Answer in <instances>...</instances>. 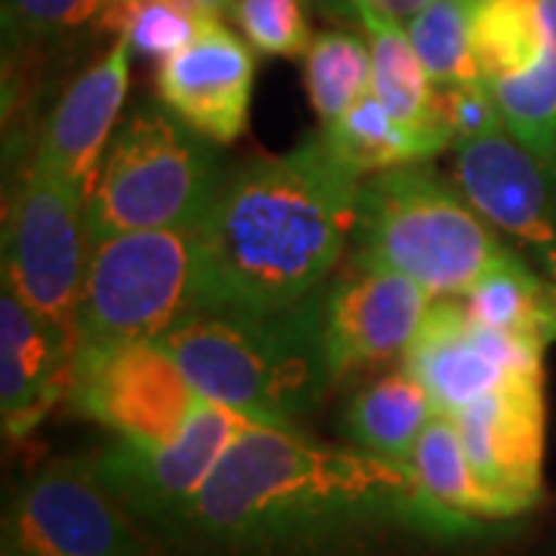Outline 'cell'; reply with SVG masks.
<instances>
[{
  "label": "cell",
  "instance_id": "3957f363",
  "mask_svg": "<svg viewBox=\"0 0 556 556\" xmlns=\"http://www.w3.org/2000/svg\"><path fill=\"white\" fill-rule=\"evenodd\" d=\"M159 343L201 399L254 424L298 427L334 383L325 350V288L285 309H192Z\"/></svg>",
  "mask_w": 556,
  "mask_h": 556
},
{
  "label": "cell",
  "instance_id": "484cf974",
  "mask_svg": "<svg viewBox=\"0 0 556 556\" xmlns=\"http://www.w3.org/2000/svg\"><path fill=\"white\" fill-rule=\"evenodd\" d=\"M504 127L535 152L538 159L556 164V53L510 78L489 80Z\"/></svg>",
  "mask_w": 556,
  "mask_h": 556
},
{
  "label": "cell",
  "instance_id": "277c9868",
  "mask_svg": "<svg viewBox=\"0 0 556 556\" xmlns=\"http://www.w3.org/2000/svg\"><path fill=\"white\" fill-rule=\"evenodd\" d=\"M353 244V263L412 278L430 298L467 294L507 248L455 179L417 161L362 177Z\"/></svg>",
  "mask_w": 556,
  "mask_h": 556
},
{
  "label": "cell",
  "instance_id": "9c48e42d",
  "mask_svg": "<svg viewBox=\"0 0 556 556\" xmlns=\"http://www.w3.org/2000/svg\"><path fill=\"white\" fill-rule=\"evenodd\" d=\"M68 402L118 439L164 445L182 433L201 396L159 340H137L78 353Z\"/></svg>",
  "mask_w": 556,
  "mask_h": 556
},
{
  "label": "cell",
  "instance_id": "5b68a950",
  "mask_svg": "<svg viewBox=\"0 0 556 556\" xmlns=\"http://www.w3.org/2000/svg\"><path fill=\"white\" fill-rule=\"evenodd\" d=\"M214 146L164 105H134L109 139L87 195L90 241L142 229H199L226 177Z\"/></svg>",
  "mask_w": 556,
  "mask_h": 556
},
{
  "label": "cell",
  "instance_id": "d6986e66",
  "mask_svg": "<svg viewBox=\"0 0 556 556\" xmlns=\"http://www.w3.org/2000/svg\"><path fill=\"white\" fill-rule=\"evenodd\" d=\"M460 300L489 328L541 350L556 343V285L510 244Z\"/></svg>",
  "mask_w": 556,
  "mask_h": 556
},
{
  "label": "cell",
  "instance_id": "8fae6325",
  "mask_svg": "<svg viewBox=\"0 0 556 556\" xmlns=\"http://www.w3.org/2000/svg\"><path fill=\"white\" fill-rule=\"evenodd\" d=\"M251 417L201 399L182 433L164 445L118 439L93 457L105 489L137 526L167 517L199 495L229 445L251 427Z\"/></svg>",
  "mask_w": 556,
  "mask_h": 556
},
{
  "label": "cell",
  "instance_id": "ba28073f",
  "mask_svg": "<svg viewBox=\"0 0 556 556\" xmlns=\"http://www.w3.org/2000/svg\"><path fill=\"white\" fill-rule=\"evenodd\" d=\"M3 547L22 556H159L93 457L53 460L25 479L7 507Z\"/></svg>",
  "mask_w": 556,
  "mask_h": 556
},
{
  "label": "cell",
  "instance_id": "30bf717a",
  "mask_svg": "<svg viewBox=\"0 0 556 556\" xmlns=\"http://www.w3.org/2000/svg\"><path fill=\"white\" fill-rule=\"evenodd\" d=\"M452 155L464 199L556 285V164L529 152L507 127L457 139Z\"/></svg>",
  "mask_w": 556,
  "mask_h": 556
},
{
  "label": "cell",
  "instance_id": "1f68e13d",
  "mask_svg": "<svg viewBox=\"0 0 556 556\" xmlns=\"http://www.w3.org/2000/svg\"><path fill=\"white\" fill-rule=\"evenodd\" d=\"M541 22H544V35H547V50L556 53V0H538Z\"/></svg>",
  "mask_w": 556,
  "mask_h": 556
},
{
  "label": "cell",
  "instance_id": "f546056e",
  "mask_svg": "<svg viewBox=\"0 0 556 556\" xmlns=\"http://www.w3.org/2000/svg\"><path fill=\"white\" fill-rule=\"evenodd\" d=\"M439 93H442V109H445V118L452 124L455 142L457 139L482 137V134H492L497 127H504L495 97H492L485 80L455 87V90H439Z\"/></svg>",
  "mask_w": 556,
  "mask_h": 556
},
{
  "label": "cell",
  "instance_id": "d4e9b609",
  "mask_svg": "<svg viewBox=\"0 0 556 556\" xmlns=\"http://www.w3.org/2000/svg\"><path fill=\"white\" fill-rule=\"evenodd\" d=\"M371 90V47L353 31H325L306 50V93L321 124Z\"/></svg>",
  "mask_w": 556,
  "mask_h": 556
},
{
  "label": "cell",
  "instance_id": "603a6c76",
  "mask_svg": "<svg viewBox=\"0 0 556 556\" xmlns=\"http://www.w3.org/2000/svg\"><path fill=\"white\" fill-rule=\"evenodd\" d=\"M473 3L477 0H427L405 25L412 47L439 90L482 84L470 38Z\"/></svg>",
  "mask_w": 556,
  "mask_h": 556
},
{
  "label": "cell",
  "instance_id": "7c38bea8",
  "mask_svg": "<svg viewBox=\"0 0 556 556\" xmlns=\"http://www.w3.org/2000/svg\"><path fill=\"white\" fill-rule=\"evenodd\" d=\"M402 365L427 387L439 415L455 417L510 375L544 368V350L477 321L460 298H433Z\"/></svg>",
  "mask_w": 556,
  "mask_h": 556
},
{
  "label": "cell",
  "instance_id": "9a60e30c",
  "mask_svg": "<svg viewBox=\"0 0 556 556\" xmlns=\"http://www.w3.org/2000/svg\"><path fill=\"white\" fill-rule=\"evenodd\" d=\"M254 47L223 20H207L182 50L159 65V100L186 127L217 146L244 134L254 93Z\"/></svg>",
  "mask_w": 556,
  "mask_h": 556
},
{
  "label": "cell",
  "instance_id": "5bb4252c",
  "mask_svg": "<svg viewBox=\"0 0 556 556\" xmlns=\"http://www.w3.org/2000/svg\"><path fill=\"white\" fill-rule=\"evenodd\" d=\"M433 298L412 278L353 263L325 291V350L331 380L402 356Z\"/></svg>",
  "mask_w": 556,
  "mask_h": 556
},
{
  "label": "cell",
  "instance_id": "ffe728a7",
  "mask_svg": "<svg viewBox=\"0 0 556 556\" xmlns=\"http://www.w3.org/2000/svg\"><path fill=\"white\" fill-rule=\"evenodd\" d=\"M437 415L427 387L402 365L358 390L346 405V433L368 455L412 467L420 433Z\"/></svg>",
  "mask_w": 556,
  "mask_h": 556
},
{
  "label": "cell",
  "instance_id": "d6a6232c",
  "mask_svg": "<svg viewBox=\"0 0 556 556\" xmlns=\"http://www.w3.org/2000/svg\"><path fill=\"white\" fill-rule=\"evenodd\" d=\"M199 3V10L204 16H217L223 20L226 13H232V7H236V0H195Z\"/></svg>",
  "mask_w": 556,
  "mask_h": 556
},
{
  "label": "cell",
  "instance_id": "ac0fdd59",
  "mask_svg": "<svg viewBox=\"0 0 556 556\" xmlns=\"http://www.w3.org/2000/svg\"><path fill=\"white\" fill-rule=\"evenodd\" d=\"M353 25L365 31L371 47V93L415 139L420 159L427 161L452 149L455 134L442 109V93L427 75L405 25L371 7H358Z\"/></svg>",
  "mask_w": 556,
  "mask_h": 556
},
{
  "label": "cell",
  "instance_id": "4fadbf2b",
  "mask_svg": "<svg viewBox=\"0 0 556 556\" xmlns=\"http://www.w3.org/2000/svg\"><path fill=\"white\" fill-rule=\"evenodd\" d=\"M479 479L514 517L535 507L544 467V368L510 375L455 415Z\"/></svg>",
  "mask_w": 556,
  "mask_h": 556
},
{
  "label": "cell",
  "instance_id": "2e32d148",
  "mask_svg": "<svg viewBox=\"0 0 556 556\" xmlns=\"http://www.w3.org/2000/svg\"><path fill=\"white\" fill-rule=\"evenodd\" d=\"M78 331L25 306L10 288L0 298V415L10 439L31 437L68 396Z\"/></svg>",
  "mask_w": 556,
  "mask_h": 556
},
{
  "label": "cell",
  "instance_id": "44dd1931",
  "mask_svg": "<svg viewBox=\"0 0 556 556\" xmlns=\"http://www.w3.org/2000/svg\"><path fill=\"white\" fill-rule=\"evenodd\" d=\"M412 473L430 501L467 519H510L514 510L479 479L452 415H433L412 455Z\"/></svg>",
  "mask_w": 556,
  "mask_h": 556
},
{
  "label": "cell",
  "instance_id": "83f0119b",
  "mask_svg": "<svg viewBox=\"0 0 556 556\" xmlns=\"http://www.w3.org/2000/svg\"><path fill=\"white\" fill-rule=\"evenodd\" d=\"M118 0H3L7 47H40L78 31H105Z\"/></svg>",
  "mask_w": 556,
  "mask_h": 556
},
{
  "label": "cell",
  "instance_id": "8992f818",
  "mask_svg": "<svg viewBox=\"0 0 556 556\" xmlns=\"http://www.w3.org/2000/svg\"><path fill=\"white\" fill-rule=\"evenodd\" d=\"M195 300L192 229H142L93 241L75 318L78 353L164 338L195 309Z\"/></svg>",
  "mask_w": 556,
  "mask_h": 556
},
{
  "label": "cell",
  "instance_id": "6da1fadb",
  "mask_svg": "<svg viewBox=\"0 0 556 556\" xmlns=\"http://www.w3.org/2000/svg\"><path fill=\"white\" fill-rule=\"evenodd\" d=\"M412 467L251 424L186 507L137 526L159 556H402L473 532Z\"/></svg>",
  "mask_w": 556,
  "mask_h": 556
},
{
  "label": "cell",
  "instance_id": "cb8c5ba5",
  "mask_svg": "<svg viewBox=\"0 0 556 556\" xmlns=\"http://www.w3.org/2000/svg\"><path fill=\"white\" fill-rule=\"evenodd\" d=\"M321 137L328 139V146L358 177L424 161L415 139L399 127V121L383 109V102L371 90L353 102L338 121L321 124Z\"/></svg>",
  "mask_w": 556,
  "mask_h": 556
},
{
  "label": "cell",
  "instance_id": "f1b7e54d",
  "mask_svg": "<svg viewBox=\"0 0 556 556\" xmlns=\"http://www.w3.org/2000/svg\"><path fill=\"white\" fill-rule=\"evenodd\" d=\"M232 16L254 53L298 60L313 47L306 0H236Z\"/></svg>",
  "mask_w": 556,
  "mask_h": 556
},
{
  "label": "cell",
  "instance_id": "4316f807",
  "mask_svg": "<svg viewBox=\"0 0 556 556\" xmlns=\"http://www.w3.org/2000/svg\"><path fill=\"white\" fill-rule=\"evenodd\" d=\"M217 16H204L195 0H118L105 31L127 38L134 56L167 60L201 31V25Z\"/></svg>",
  "mask_w": 556,
  "mask_h": 556
},
{
  "label": "cell",
  "instance_id": "e0dca14e",
  "mask_svg": "<svg viewBox=\"0 0 556 556\" xmlns=\"http://www.w3.org/2000/svg\"><path fill=\"white\" fill-rule=\"evenodd\" d=\"M130 43L115 38L105 56L84 68L43 118L31 155L53 167L65 179L90 192L100 170L109 139L118 127V115L130 87Z\"/></svg>",
  "mask_w": 556,
  "mask_h": 556
},
{
  "label": "cell",
  "instance_id": "836d02e7",
  "mask_svg": "<svg viewBox=\"0 0 556 556\" xmlns=\"http://www.w3.org/2000/svg\"><path fill=\"white\" fill-rule=\"evenodd\" d=\"M3 556H22V554H16V551H10V547H3Z\"/></svg>",
  "mask_w": 556,
  "mask_h": 556
},
{
  "label": "cell",
  "instance_id": "4dcf8cb0",
  "mask_svg": "<svg viewBox=\"0 0 556 556\" xmlns=\"http://www.w3.org/2000/svg\"><path fill=\"white\" fill-rule=\"evenodd\" d=\"M316 3L328 16H338L343 22H356L358 7H371V10H378L383 16L408 25V20L415 16L427 0H316Z\"/></svg>",
  "mask_w": 556,
  "mask_h": 556
},
{
  "label": "cell",
  "instance_id": "7402d4cb",
  "mask_svg": "<svg viewBox=\"0 0 556 556\" xmlns=\"http://www.w3.org/2000/svg\"><path fill=\"white\" fill-rule=\"evenodd\" d=\"M470 38L485 84L519 75L547 53L538 0H477Z\"/></svg>",
  "mask_w": 556,
  "mask_h": 556
},
{
  "label": "cell",
  "instance_id": "52a82bcc",
  "mask_svg": "<svg viewBox=\"0 0 556 556\" xmlns=\"http://www.w3.org/2000/svg\"><path fill=\"white\" fill-rule=\"evenodd\" d=\"M87 189L35 155L3 217V288L35 313L75 325L90 260Z\"/></svg>",
  "mask_w": 556,
  "mask_h": 556
},
{
  "label": "cell",
  "instance_id": "7a4b0ae2",
  "mask_svg": "<svg viewBox=\"0 0 556 556\" xmlns=\"http://www.w3.org/2000/svg\"><path fill=\"white\" fill-rule=\"evenodd\" d=\"M362 177L316 134L226 170L195 232V309H285L325 288L356 226Z\"/></svg>",
  "mask_w": 556,
  "mask_h": 556
}]
</instances>
